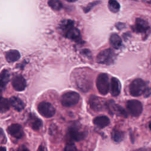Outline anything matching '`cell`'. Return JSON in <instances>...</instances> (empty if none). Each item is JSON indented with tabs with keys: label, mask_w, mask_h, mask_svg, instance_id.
<instances>
[{
	"label": "cell",
	"mask_w": 151,
	"mask_h": 151,
	"mask_svg": "<svg viewBox=\"0 0 151 151\" xmlns=\"http://www.w3.org/2000/svg\"><path fill=\"white\" fill-rule=\"evenodd\" d=\"M143 94H144V97H149L150 96V88L149 87H147L145 88L144 92H143Z\"/></svg>",
	"instance_id": "484cf974"
},
{
	"label": "cell",
	"mask_w": 151,
	"mask_h": 151,
	"mask_svg": "<svg viewBox=\"0 0 151 151\" xmlns=\"http://www.w3.org/2000/svg\"><path fill=\"white\" fill-rule=\"evenodd\" d=\"M96 87L99 92L103 95H106L109 93L110 81L107 74L101 73L97 76L96 80Z\"/></svg>",
	"instance_id": "7a4b0ae2"
},
{
	"label": "cell",
	"mask_w": 151,
	"mask_h": 151,
	"mask_svg": "<svg viewBox=\"0 0 151 151\" xmlns=\"http://www.w3.org/2000/svg\"><path fill=\"white\" fill-rule=\"evenodd\" d=\"M42 125V121L34 114L31 117V126L34 130H39Z\"/></svg>",
	"instance_id": "ffe728a7"
},
{
	"label": "cell",
	"mask_w": 151,
	"mask_h": 151,
	"mask_svg": "<svg viewBox=\"0 0 151 151\" xmlns=\"http://www.w3.org/2000/svg\"><path fill=\"white\" fill-rule=\"evenodd\" d=\"M0 151H6V148L5 147L1 146L0 147Z\"/></svg>",
	"instance_id": "4dcf8cb0"
},
{
	"label": "cell",
	"mask_w": 151,
	"mask_h": 151,
	"mask_svg": "<svg viewBox=\"0 0 151 151\" xmlns=\"http://www.w3.org/2000/svg\"><path fill=\"white\" fill-rule=\"evenodd\" d=\"M110 42L111 46L115 49H119L122 44V41L121 38L115 33H113L111 35L110 37Z\"/></svg>",
	"instance_id": "e0dca14e"
},
{
	"label": "cell",
	"mask_w": 151,
	"mask_h": 151,
	"mask_svg": "<svg viewBox=\"0 0 151 151\" xmlns=\"http://www.w3.org/2000/svg\"><path fill=\"white\" fill-rule=\"evenodd\" d=\"M17 151H29V150L24 145H22L21 146Z\"/></svg>",
	"instance_id": "4316f807"
},
{
	"label": "cell",
	"mask_w": 151,
	"mask_h": 151,
	"mask_svg": "<svg viewBox=\"0 0 151 151\" xmlns=\"http://www.w3.org/2000/svg\"><path fill=\"white\" fill-rule=\"evenodd\" d=\"M64 151H77V149L74 143H70L66 145L64 148Z\"/></svg>",
	"instance_id": "d4e9b609"
},
{
	"label": "cell",
	"mask_w": 151,
	"mask_h": 151,
	"mask_svg": "<svg viewBox=\"0 0 151 151\" xmlns=\"http://www.w3.org/2000/svg\"><path fill=\"white\" fill-rule=\"evenodd\" d=\"M37 151H44V148L42 145H40L37 150Z\"/></svg>",
	"instance_id": "f1b7e54d"
},
{
	"label": "cell",
	"mask_w": 151,
	"mask_h": 151,
	"mask_svg": "<svg viewBox=\"0 0 151 151\" xmlns=\"http://www.w3.org/2000/svg\"><path fill=\"white\" fill-rule=\"evenodd\" d=\"M5 57H6V60L8 62L12 63V62H15L18 60H19V58H20V54L19 51H18L17 50H12L6 52Z\"/></svg>",
	"instance_id": "ac0fdd59"
},
{
	"label": "cell",
	"mask_w": 151,
	"mask_h": 151,
	"mask_svg": "<svg viewBox=\"0 0 151 151\" xmlns=\"http://www.w3.org/2000/svg\"><path fill=\"white\" fill-rule=\"evenodd\" d=\"M145 88V82L140 78H137L134 80L130 83L129 86V91L132 96L137 97L143 93Z\"/></svg>",
	"instance_id": "5b68a950"
},
{
	"label": "cell",
	"mask_w": 151,
	"mask_h": 151,
	"mask_svg": "<svg viewBox=\"0 0 151 151\" xmlns=\"http://www.w3.org/2000/svg\"><path fill=\"white\" fill-rule=\"evenodd\" d=\"M9 103L10 105H11L14 108V109L18 111H22L25 107L23 101L19 98L15 96L11 97L9 100Z\"/></svg>",
	"instance_id": "2e32d148"
},
{
	"label": "cell",
	"mask_w": 151,
	"mask_h": 151,
	"mask_svg": "<svg viewBox=\"0 0 151 151\" xmlns=\"http://www.w3.org/2000/svg\"><path fill=\"white\" fill-rule=\"evenodd\" d=\"M49 6L53 9L58 11L63 7L62 3L58 0H50L48 2Z\"/></svg>",
	"instance_id": "cb8c5ba5"
},
{
	"label": "cell",
	"mask_w": 151,
	"mask_h": 151,
	"mask_svg": "<svg viewBox=\"0 0 151 151\" xmlns=\"http://www.w3.org/2000/svg\"><path fill=\"white\" fill-rule=\"evenodd\" d=\"M9 101L5 98L0 97V113L6 112L9 109Z\"/></svg>",
	"instance_id": "7402d4cb"
},
{
	"label": "cell",
	"mask_w": 151,
	"mask_h": 151,
	"mask_svg": "<svg viewBox=\"0 0 151 151\" xmlns=\"http://www.w3.org/2000/svg\"><path fill=\"white\" fill-rule=\"evenodd\" d=\"M116 55L110 48L101 51L97 56V62L102 64L110 65L114 63Z\"/></svg>",
	"instance_id": "277c9868"
},
{
	"label": "cell",
	"mask_w": 151,
	"mask_h": 151,
	"mask_svg": "<svg viewBox=\"0 0 151 151\" xmlns=\"http://www.w3.org/2000/svg\"><path fill=\"white\" fill-rule=\"evenodd\" d=\"M133 30L137 33H142L146 35L149 32L150 27L146 21L138 18L136 19L135 24L133 27Z\"/></svg>",
	"instance_id": "30bf717a"
},
{
	"label": "cell",
	"mask_w": 151,
	"mask_h": 151,
	"mask_svg": "<svg viewBox=\"0 0 151 151\" xmlns=\"http://www.w3.org/2000/svg\"><path fill=\"white\" fill-rule=\"evenodd\" d=\"M108 6L109 9L112 12H117L119 11L120 4L119 3L114 0H110L109 1Z\"/></svg>",
	"instance_id": "603a6c76"
},
{
	"label": "cell",
	"mask_w": 151,
	"mask_h": 151,
	"mask_svg": "<svg viewBox=\"0 0 151 151\" xmlns=\"http://www.w3.org/2000/svg\"><path fill=\"white\" fill-rule=\"evenodd\" d=\"M107 107L109 108V111L113 114H116L117 115L124 117H127V113L126 110L120 105L116 104L112 100L110 101L108 104L107 103Z\"/></svg>",
	"instance_id": "8fae6325"
},
{
	"label": "cell",
	"mask_w": 151,
	"mask_h": 151,
	"mask_svg": "<svg viewBox=\"0 0 151 151\" xmlns=\"http://www.w3.org/2000/svg\"><path fill=\"white\" fill-rule=\"evenodd\" d=\"M12 85L14 88L18 91H21L25 90L27 83L25 78L20 75L15 76L12 80Z\"/></svg>",
	"instance_id": "7c38bea8"
},
{
	"label": "cell",
	"mask_w": 151,
	"mask_h": 151,
	"mask_svg": "<svg viewBox=\"0 0 151 151\" xmlns=\"http://www.w3.org/2000/svg\"><path fill=\"white\" fill-rule=\"evenodd\" d=\"M126 107L129 113L133 117H138L140 116L143 110L142 104L137 100H130L127 101Z\"/></svg>",
	"instance_id": "8992f818"
},
{
	"label": "cell",
	"mask_w": 151,
	"mask_h": 151,
	"mask_svg": "<svg viewBox=\"0 0 151 151\" xmlns=\"http://www.w3.org/2000/svg\"><path fill=\"white\" fill-rule=\"evenodd\" d=\"M93 123L99 128L103 129L110 124V119L106 116H97L94 119Z\"/></svg>",
	"instance_id": "9a60e30c"
},
{
	"label": "cell",
	"mask_w": 151,
	"mask_h": 151,
	"mask_svg": "<svg viewBox=\"0 0 151 151\" xmlns=\"http://www.w3.org/2000/svg\"><path fill=\"white\" fill-rule=\"evenodd\" d=\"M37 109L40 114L46 118L52 117L55 113L54 107L51 103L47 101L41 102L38 104Z\"/></svg>",
	"instance_id": "52a82bcc"
},
{
	"label": "cell",
	"mask_w": 151,
	"mask_h": 151,
	"mask_svg": "<svg viewBox=\"0 0 151 151\" xmlns=\"http://www.w3.org/2000/svg\"><path fill=\"white\" fill-rule=\"evenodd\" d=\"M59 28L63 35L67 38L76 41H80L81 34L78 28L74 27V22L70 19H64L60 24Z\"/></svg>",
	"instance_id": "6da1fadb"
},
{
	"label": "cell",
	"mask_w": 151,
	"mask_h": 151,
	"mask_svg": "<svg viewBox=\"0 0 151 151\" xmlns=\"http://www.w3.org/2000/svg\"><path fill=\"white\" fill-rule=\"evenodd\" d=\"M2 136L4 137V133L2 129L0 127V137H2Z\"/></svg>",
	"instance_id": "f546056e"
},
{
	"label": "cell",
	"mask_w": 151,
	"mask_h": 151,
	"mask_svg": "<svg viewBox=\"0 0 151 151\" xmlns=\"http://www.w3.org/2000/svg\"><path fill=\"white\" fill-rule=\"evenodd\" d=\"M124 133L120 130L114 129L111 132V138L116 142H120L124 138Z\"/></svg>",
	"instance_id": "44dd1931"
},
{
	"label": "cell",
	"mask_w": 151,
	"mask_h": 151,
	"mask_svg": "<svg viewBox=\"0 0 151 151\" xmlns=\"http://www.w3.org/2000/svg\"><path fill=\"white\" fill-rule=\"evenodd\" d=\"M109 90L113 96L116 97L119 96L121 90V84L117 78L115 77L111 78Z\"/></svg>",
	"instance_id": "5bb4252c"
},
{
	"label": "cell",
	"mask_w": 151,
	"mask_h": 151,
	"mask_svg": "<svg viewBox=\"0 0 151 151\" xmlns=\"http://www.w3.org/2000/svg\"><path fill=\"white\" fill-rule=\"evenodd\" d=\"M133 151H148V150H147V149H146V148H140V149H138L133 150Z\"/></svg>",
	"instance_id": "83f0119b"
},
{
	"label": "cell",
	"mask_w": 151,
	"mask_h": 151,
	"mask_svg": "<svg viewBox=\"0 0 151 151\" xmlns=\"http://www.w3.org/2000/svg\"><path fill=\"white\" fill-rule=\"evenodd\" d=\"M87 134V132L81 130L77 126H71L68 130V134L70 138L77 142L83 140L86 137Z\"/></svg>",
	"instance_id": "9c48e42d"
},
{
	"label": "cell",
	"mask_w": 151,
	"mask_h": 151,
	"mask_svg": "<svg viewBox=\"0 0 151 151\" xmlns=\"http://www.w3.org/2000/svg\"><path fill=\"white\" fill-rule=\"evenodd\" d=\"M10 79V74L7 70H4L0 73V86L5 87Z\"/></svg>",
	"instance_id": "d6986e66"
},
{
	"label": "cell",
	"mask_w": 151,
	"mask_h": 151,
	"mask_svg": "<svg viewBox=\"0 0 151 151\" xmlns=\"http://www.w3.org/2000/svg\"><path fill=\"white\" fill-rule=\"evenodd\" d=\"M8 133L14 137L21 139L24 134L21 126L19 124H13L8 127Z\"/></svg>",
	"instance_id": "4fadbf2b"
},
{
	"label": "cell",
	"mask_w": 151,
	"mask_h": 151,
	"mask_svg": "<svg viewBox=\"0 0 151 151\" xmlns=\"http://www.w3.org/2000/svg\"><path fill=\"white\" fill-rule=\"evenodd\" d=\"M89 105L91 109L94 111H102L107 108V103L106 101L98 96H91L89 99Z\"/></svg>",
	"instance_id": "ba28073f"
},
{
	"label": "cell",
	"mask_w": 151,
	"mask_h": 151,
	"mask_svg": "<svg viewBox=\"0 0 151 151\" xmlns=\"http://www.w3.org/2000/svg\"><path fill=\"white\" fill-rule=\"evenodd\" d=\"M80 100V95L75 91H67L64 93L61 97V103L63 106L69 107L78 103Z\"/></svg>",
	"instance_id": "3957f363"
}]
</instances>
